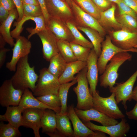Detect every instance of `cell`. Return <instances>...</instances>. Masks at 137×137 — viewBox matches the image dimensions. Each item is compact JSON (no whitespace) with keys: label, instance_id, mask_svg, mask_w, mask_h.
<instances>
[{"label":"cell","instance_id":"obj_1","mask_svg":"<svg viewBox=\"0 0 137 137\" xmlns=\"http://www.w3.org/2000/svg\"><path fill=\"white\" fill-rule=\"evenodd\" d=\"M15 72L10 79L13 87L23 91L26 89H30L33 92L39 76L35 71L34 66H31L29 64L28 56L19 60Z\"/></svg>","mask_w":137,"mask_h":137},{"label":"cell","instance_id":"obj_2","mask_svg":"<svg viewBox=\"0 0 137 137\" xmlns=\"http://www.w3.org/2000/svg\"><path fill=\"white\" fill-rule=\"evenodd\" d=\"M132 58V55L128 52H121L113 56L100 76V86L109 89L114 86L118 77V72L119 67L125 62L130 60Z\"/></svg>","mask_w":137,"mask_h":137},{"label":"cell","instance_id":"obj_3","mask_svg":"<svg viewBox=\"0 0 137 137\" xmlns=\"http://www.w3.org/2000/svg\"><path fill=\"white\" fill-rule=\"evenodd\" d=\"M87 70V66L75 77L77 84L73 90L77 97V102L76 108L78 109L87 110L93 108V97L88 87L86 77Z\"/></svg>","mask_w":137,"mask_h":137},{"label":"cell","instance_id":"obj_4","mask_svg":"<svg viewBox=\"0 0 137 137\" xmlns=\"http://www.w3.org/2000/svg\"><path fill=\"white\" fill-rule=\"evenodd\" d=\"M92 96L93 108L113 119H122L125 117L117 105L114 92L112 93L110 96L104 97L100 96L96 91Z\"/></svg>","mask_w":137,"mask_h":137},{"label":"cell","instance_id":"obj_5","mask_svg":"<svg viewBox=\"0 0 137 137\" xmlns=\"http://www.w3.org/2000/svg\"><path fill=\"white\" fill-rule=\"evenodd\" d=\"M60 85L58 78L50 73L47 68H43L39 71L33 94L37 97L50 94H58Z\"/></svg>","mask_w":137,"mask_h":137},{"label":"cell","instance_id":"obj_6","mask_svg":"<svg viewBox=\"0 0 137 137\" xmlns=\"http://www.w3.org/2000/svg\"><path fill=\"white\" fill-rule=\"evenodd\" d=\"M72 20L76 26L88 27L98 32L104 37L107 32L99 24L98 20L82 10L73 0L71 7Z\"/></svg>","mask_w":137,"mask_h":137},{"label":"cell","instance_id":"obj_7","mask_svg":"<svg viewBox=\"0 0 137 137\" xmlns=\"http://www.w3.org/2000/svg\"><path fill=\"white\" fill-rule=\"evenodd\" d=\"M112 42L124 50L137 53V33L121 29L108 32Z\"/></svg>","mask_w":137,"mask_h":137},{"label":"cell","instance_id":"obj_8","mask_svg":"<svg viewBox=\"0 0 137 137\" xmlns=\"http://www.w3.org/2000/svg\"><path fill=\"white\" fill-rule=\"evenodd\" d=\"M23 91L15 89L10 79L5 80L0 87V104L4 107L19 106Z\"/></svg>","mask_w":137,"mask_h":137},{"label":"cell","instance_id":"obj_9","mask_svg":"<svg viewBox=\"0 0 137 137\" xmlns=\"http://www.w3.org/2000/svg\"><path fill=\"white\" fill-rule=\"evenodd\" d=\"M49 17L57 19L66 23L72 20L73 14L70 7L62 0H45Z\"/></svg>","mask_w":137,"mask_h":137},{"label":"cell","instance_id":"obj_10","mask_svg":"<svg viewBox=\"0 0 137 137\" xmlns=\"http://www.w3.org/2000/svg\"><path fill=\"white\" fill-rule=\"evenodd\" d=\"M101 52L98 57L97 65L98 72L100 75L104 72L108 62L115 55L123 52L130 51L122 49L114 44L109 35L105 36V39L102 43Z\"/></svg>","mask_w":137,"mask_h":137},{"label":"cell","instance_id":"obj_11","mask_svg":"<svg viewBox=\"0 0 137 137\" xmlns=\"http://www.w3.org/2000/svg\"><path fill=\"white\" fill-rule=\"evenodd\" d=\"M137 78V70L126 81L116 83L115 87L109 88L111 93L114 92L115 99L117 104L121 102L124 108L127 109V101L131 100V96L134 84Z\"/></svg>","mask_w":137,"mask_h":137},{"label":"cell","instance_id":"obj_12","mask_svg":"<svg viewBox=\"0 0 137 137\" xmlns=\"http://www.w3.org/2000/svg\"><path fill=\"white\" fill-rule=\"evenodd\" d=\"M31 47V43L28 38L23 36L18 37L12 49L11 59L6 63L7 68L11 71L15 72L19 61L21 58L28 56Z\"/></svg>","mask_w":137,"mask_h":137},{"label":"cell","instance_id":"obj_13","mask_svg":"<svg viewBox=\"0 0 137 137\" xmlns=\"http://www.w3.org/2000/svg\"><path fill=\"white\" fill-rule=\"evenodd\" d=\"M68 115L72 124L74 137H105V133L94 132L87 126L76 114L73 105L67 107Z\"/></svg>","mask_w":137,"mask_h":137},{"label":"cell","instance_id":"obj_14","mask_svg":"<svg viewBox=\"0 0 137 137\" xmlns=\"http://www.w3.org/2000/svg\"><path fill=\"white\" fill-rule=\"evenodd\" d=\"M83 123L91 129L107 134L111 137H126L130 128L125 118L122 119L121 122L116 124L109 126L97 125L90 121Z\"/></svg>","mask_w":137,"mask_h":137},{"label":"cell","instance_id":"obj_15","mask_svg":"<svg viewBox=\"0 0 137 137\" xmlns=\"http://www.w3.org/2000/svg\"><path fill=\"white\" fill-rule=\"evenodd\" d=\"M37 35L42 43L43 58L49 61L52 57L59 53L58 46V40L47 28L39 32Z\"/></svg>","mask_w":137,"mask_h":137},{"label":"cell","instance_id":"obj_16","mask_svg":"<svg viewBox=\"0 0 137 137\" xmlns=\"http://www.w3.org/2000/svg\"><path fill=\"white\" fill-rule=\"evenodd\" d=\"M74 110L83 122L93 121L104 126L114 125L119 123L116 119L110 117L93 108L87 110H81L74 108Z\"/></svg>","mask_w":137,"mask_h":137},{"label":"cell","instance_id":"obj_17","mask_svg":"<svg viewBox=\"0 0 137 137\" xmlns=\"http://www.w3.org/2000/svg\"><path fill=\"white\" fill-rule=\"evenodd\" d=\"M45 110L27 108L23 111L22 126L32 129L35 137H40L41 120Z\"/></svg>","mask_w":137,"mask_h":137},{"label":"cell","instance_id":"obj_18","mask_svg":"<svg viewBox=\"0 0 137 137\" xmlns=\"http://www.w3.org/2000/svg\"><path fill=\"white\" fill-rule=\"evenodd\" d=\"M46 28L51 31L58 40L73 42L74 38L65 23L57 19L50 17L46 22Z\"/></svg>","mask_w":137,"mask_h":137},{"label":"cell","instance_id":"obj_19","mask_svg":"<svg viewBox=\"0 0 137 137\" xmlns=\"http://www.w3.org/2000/svg\"><path fill=\"white\" fill-rule=\"evenodd\" d=\"M98 57L93 48L91 49L86 61L88 68L86 77L92 95L96 91V88L98 81L99 72L97 65Z\"/></svg>","mask_w":137,"mask_h":137},{"label":"cell","instance_id":"obj_20","mask_svg":"<svg viewBox=\"0 0 137 137\" xmlns=\"http://www.w3.org/2000/svg\"><path fill=\"white\" fill-rule=\"evenodd\" d=\"M116 7L113 4L106 10L101 12L98 22L105 30L108 33L122 29V27L117 21L115 12Z\"/></svg>","mask_w":137,"mask_h":137},{"label":"cell","instance_id":"obj_21","mask_svg":"<svg viewBox=\"0 0 137 137\" xmlns=\"http://www.w3.org/2000/svg\"><path fill=\"white\" fill-rule=\"evenodd\" d=\"M19 106L23 111L27 108H33L43 110L49 109L53 110L56 113V112L54 109L44 104L35 97L28 89L24 91Z\"/></svg>","mask_w":137,"mask_h":137},{"label":"cell","instance_id":"obj_22","mask_svg":"<svg viewBox=\"0 0 137 137\" xmlns=\"http://www.w3.org/2000/svg\"><path fill=\"white\" fill-rule=\"evenodd\" d=\"M87 66L86 62L77 60L67 63L63 73L58 78L60 84L69 82L75 79V75Z\"/></svg>","mask_w":137,"mask_h":137},{"label":"cell","instance_id":"obj_23","mask_svg":"<svg viewBox=\"0 0 137 137\" xmlns=\"http://www.w3.org/2000/svg\"><path fill=\"white\" fill-rule=\"evenodd\" d=\"M19 16L16 8L12 9L9 11L8 18L5 21L1 23L0 26V34L6 43L11 47L13 46L15 43L13 38L11 36L10 28L14 20L18 19Z\"/></svg>","mask_w":137,"mask_h":137},{"label":"cell","instance_id":"obj_24","mask_svg":"<svg viewBox=\"0 0 137 137\" xmlns=\"http://www.w3.org/2000/svg\"><path fill=\"white\" fill-rule=\"evenodd\" d=\"M7 107L5 114L0 115L1 121H8L13 126L19 128L22 126V113L23 110L19 106H9Z\"/></svg>","mask_w":137,"mask_h":137},{"label":"cell","instance_id":"obj_25","mask_svg":"<svg viewBox=\"0 0 137 137\" xmlns=\"http://www.w3.org/2000/svg\"><path fill=\"white\" fill-rule=\"evenodd\" d=\"M41 126L43 133H52L56 130V117L54 111L49 109L44 110L41 120Z\"/></svg>","mask_w":137,"mask_h":137},{"label":"cell","instance_id":"obj_26","mask_svg":"<svg viewBox=\"0 0 137 137\" xmlns=\"http://www.w3.org/2000/svg\"><path fill=\"white\" fill-rule=\"evenodd\" d=\"M78 29L83 32L88 37L92 44L93 48L99 57L101 52L102 43L104 40L96 30L88 27L77 26Z\"/></svg>","mask_w":137,"mask_h":137},{"label":"cell","instance_id":"obj_27","mask_svg":"<svg viewBox=\"0 0 137 137\" xmlns=\"http://www.w3.org/2000/svg\"><path fill=\"white\" fill-rule=\"evenodd\" d=\"M49 61L48 71L59 78L63 73L67 63L59 53L52 57Z\"/></svg>","mask_w":137,"mask_h":137},{"label":"cell","instance_id":"obj_28","mask_svg":"<svg viewBox=\"0 0 137 137\" xmlns=\"http://www.w3.org/2000/svg\"><path fill=\"white\" fill-rule=\"evenodd\" d=\"M57 120V129L64 137H73V130L70 119L68 114H62L56 113Z\"/></svg>","mask_w":137,"mask_h":137},{"label":"cell","instance_id":"obj_29","mask_svg":"<svg viewBox=\"0 0 137 137\" xmlns=\"http://www.w3.org/2000/svg\"><path fill=\"white\" fill-rule=\"evenodd\" d=\"M66 24L71 30L74 38L73 42L92 49L93 48L91 42L85 38L79 31L72 20L67 21Z\"/></svg>","mask_w":137,"mask_h":137},{"label":"cell","instance_id":"obj_30","mask_svg":"<svg viewBox=\"0 0 137 137\" xmlns=\"http://www.w3.org/2000/svg\"><path fill=\"white\" fill-rule=\"evenodd\" d=\"M122 27V29L133 33H137V20L130 15L118 14L115 16Z\"/></svg>","mask_w":137,"mask_h":137},{"label":"cell","instance_id":"obj_31","mask_svg":"<svg viewBox=\"0 0 137 137\" xmlns=\"http://www.w3.org/2000/svg\"><path fill=\"white\" fill-rule=\"evenodd\" d=\"M73 0L84 11L99 20L101 12L92 0Z\"/></svg>","mask_w":137,"mask_h":137},{"label":"cell","instance_id":"obj_32","mask_svg":"<svg viewBox=\"0 0 137 137\" xmlns=\"http://www.w3.org/2000/svg\"><path fill=\"white\" fill-rule=\"evenodd\" d=\"M77 83V81L75 79L70 82L61 84L58 93L61 103L60 114H68L67 101L68 92L70 88Z\"/></svg>","mask_w":137,"mask_h":137},{"label":"cell","instance_id":"obj_33","mask_svg":"<svg viewBox=\"0 0 137 137\" xmlns=\"http://www.w3.org/2000/svg\"><path fill=\"white\" fill-rule=\"evenodd\" d=\"M58 46L59 53L67 63L77 60L68 41L58 40Z\"/></svg>","mask_w":137,"mask_h":137},{"label":"cell","instance_id":"obj_34","mask_svg":"<svg viewBox=\"0 0 137 137\" xmlns=\"http://www.w3.org/2000/svg\"><path fill=\"white\" fill-rule=\"evenodd\" d=\"M36 98L44 104L54 109L56 113H60L61 103L58 94H48L37 97Z\"/></svg>","mask_w":137,"mask_h":137},{"label":"cell","instance_id":"obj_35","mask_svg":"<svg viewBox=\"0 0 137 137\" xmlns=\"http://www.w3.org/2000/svg\"><path fill=\"white\" fill-rule=\"evenodd\" d=\"M70 45L77 60L86 62L91 49L73 43Z\"/></svg>","mask_w":137,"mask_h":137},{"label":"cell","instance_id":"obj_36","mask_svg":"<svg viewBox=\"0 0 137 137\" xmlns=\"http://www.w3.org/2000/svg\"><path fill=\"white\" fill-rule=\"evenodd\" d=\"M19 128L8 123L5 124L1 121L0 123V137H17L21 136Z\"/></svg>","mask_w":137,"mask_h":137},{"label":"cell","instance_id":"obj_37","mask_svg":"<svg viewBox=\"0 0 137 137\" xmlns=\"http://www.w3.org/2000/svg\"><path fill=\"white\" fill-rule=\"evenodd\" d=\"M23 10L24 15L38 17L43 15L42 11L40 5L23 4Z\"/></svg>","mask_w":137,"mask_h":137},{"label":"cell","instance_id":"obj_38","mask_svg":"<svg viewBox=\"0 0 137 137\" xmlns=\"http://www.w3.org/2000/svg\"><path fill=\"white\" fill-rule=\"evenodd\" d=\"M117 4L118 7L119 14L129 15L137 20V16L136 12L122 0Z\"/></svg>","mask_w":137,"mask_h":137},{"label":"cell","instance_id":"obj_39","mask_svg":"<svg viewBox=\"0 0 137 137\" xmlns=\"http://www.w3.org/2000/svg\"><path fill=\"white\" fill-rule=\"evenodd\" d=\"M101 12L106 10L112 6V2L109 0H92Z\"/></svg>","mask_w":137,"mask_h":137},{"label":"cell","instance_id":"obj_40","mask_svg":"<svg viewBox=\"0 0 137 137\" xmlns=\"http://www.w3.org/2000/svg\"><path fill=\"white\" fill-rule=\"evenodd\" d=\"M17 10L19 17L17 22L20 21L24 16L23 10V3L22 0H13Z\"/></svg>","mask_w":137,"mask_h":137},{"label":"cell","instance_id":"obj_41","mask_svg":"<svg viewBox=\"0 0 137 137\" xmlns=\"http://www.w3.org/2000/svg\"><path fill=\"white\" fill-rule=\"evenodd\" d=\"M0 5L9 11L16 8L13 0H0Z\"/></svg>","mask_w":137,"mask_h":137},{"label":"cell","instance_id":"obj_42","mask_svg":"<svg viewBox=\"0 0 137 137\" xmlns=\"http://www.w3.org/2000/svg\"><path fill=\"white\" fill-rule=\"evenodd\" d=\"M10 50L9 49L4 47L0 49V68L4 65L5 61L6 54L7 52Z\"/></svg>","mask_w":137,"mask_h":137},{"label":"cell","instance_id":"obj_43","mask_svg":"<svg viewBox=\"0 0 137 137\" xmlns=\"http://www.w3.org/2000/svg\"><path fill=\"white\" fill-rule=\"evenodd\" d=\"M126 114L129 119L137 120V101L133 108L130 111H126Z\"/></svg>","mask_w":137,"mask_h":137},{"label":"cell","instance_id":"obj_44","mask_svg":"<svg viewBox=\"0 0 137 137\" xmlns=\"http://www.w3.org/2000/svg\"><path fill=\"white\" fill-rule=\"evenodd\" d=\"M9 11L0 5V22L1 23L5 21L8 18Z\"/></svg>","mask_w":137,"mask_h":137},{"label":"cell","instance_id":"obj_45","mask_svg":"<svg viewBox=\"0 0 137 137\" xmlns=\"http://www.w3.org/2000/svg\"><path fill=\"white\" fill-rule=\"evenodd\" d=\"M37 0L41 7L43 15L45 19V22H46L49 19V16L46 9L45 0Z\"/></svg>","mask_w":137,"mask_h":137},{"label":"cell","instance_id":"obj_46","mask_svg":"<svg viewBox=\"0 0 137 137\" xmlns=\"http://www.w3.org/2000/svg\"><path fill=\"white\" fill-rule=\"evenodd\" d=\"M128 6L137 13V0H122Z\"/></svg>","mask_w":137,"mask_h":137},{"label":"cell","instance_id":"obj_47","mask_svg":"<svg viewBox=\"0 0 137 137\" xmlns=\"http://www.w3.org/2000/svg\"><path fill=\"white\" fill-rule=\"evenodd\" d=\"M46 134L51 137H64L63 135L57 129L53 132L47 133Z\"/></svg>","mask_w":137,"mask_h":137},{"label":"cell","instance_id":"obj_48","mask_svg":"<svg viewBox=\"0 0 137 137\" xmlns=\"http://www.w3.org/2000/svg\"><path fill=\"white\" fill-rule=\"evenodd\" d=\"M23 4L36 5H39L37 0H22Z\"/></svg>","mask_w":137,"mask_h":137},{"label":"cell","instance_id":"obj_49","mask_svg":"<svg viewBox=\"0 0 137 137\" xmlns=\"http://www.w3.org/2000/svg\"><path fill=\"white\" fill-rule=\"evenodd\" d=\"M132 99L137 101V85L133 91L131 96V99Z\"/></svg>","mask_w":137,"mask_h":137},{"label":"cell","instance_id":"obj_50","mask_svg":"<svg viewBox=\"0 0 137 137\" xmlns=\"http://www.w3.org/2000/svg\"><path fill=\"white\" fill-rule=\"evenodd\" d=\"M6 42L2 36L0 34V49L4 47L5 45Z\"/></svg>","mask_w":137,"mask_h":137},{"label":"cell","instance_id":"obj_51","mask_svg":"<svg viewBox=\"0 0 137 137\" xmlns=\"http://www.w3.org/2000/svg\"><path fill=\"white\" fill-rule=\"evenodd\" d=\"M109 1L111 2L112 3H113L116 4H118L119 2L121 1L122 0H109Z\"/></svg>","mask_w":137,"mask_h":137},{"label":"cell","instance_id":"obj_52","mask_svg":"<svg viewBox=\"0 0 137 137\" xmlns=\"http://www.w3.org/2000/svg\"><path fill=\"white\" fill-rule=\"evenodd\" d=\"M73 0H66L67 3L71 8V4Z\"/></svg>","mask_w":137,"mask_h":137},{"label":"cell","instance_id":"obj_53","mask_svg":"<svg viewBox=\"0 0 137 137\" xmlns=\"http://www.w3.org/2000/svg\"><path fill=\"white\" fill-rule=\"evenodd\" d=\"M64 1H65V2H66V0H62Z\"/></svg>","mask_w":137,"mask_h":137},{"label":"cell","instance_id":"obj_54","mask_svg":"<svg viewBox=\"0 0 137 137\" xmlns=\"http://www.w3.org/2000/svg\"><path fill=\"white\" fill-rule=\"evenodd\" d=\"M136 14L137 16V13H136Z\"/></svg>","mask_w":137,"mask_h":137}]
</instances>
